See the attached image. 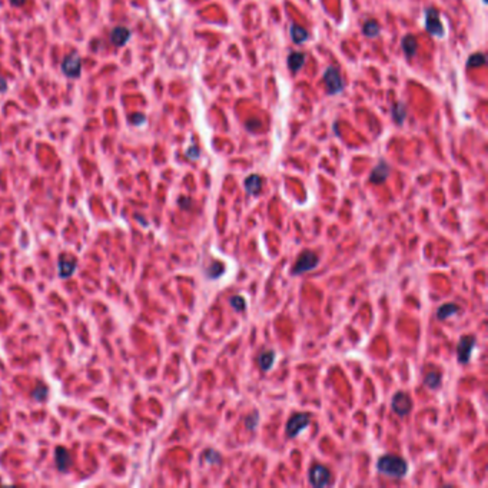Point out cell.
<instances>
[{
	"instance_id": "1",
	"label": "cell",
	"mask_w": 488,
	"mask_h": 488,
	"mask_svg": "<svg viewBox=\"0 0 488 488\" xmlns=\"http://www.w3.org/2000/svg\"><path fill=\"white\" fill-rule=\"evenodd\" d=\"M376 468L381 474L391 478H402L408 471V464L402 457L386 454L378 460Z\"/></svg>"
},
{
	"instance_id": "2",
	"label": "cell",
	"mask_w": 488,
	"mask_h": 488,
	"mask_svg": "<svg viewBox=\"0 0 488 488\" xmlns=\"http://www.w3.org/2000/svg\"><path fill=\"white\" fill-rule=\"evenodd\" d=\"M309 414L295 412L286 422V435L289 438H295L309 425Z\"/></svg>"
},
{
	"instance_id": "3",
	"label": "cell",
	"mask_w": 488,
	"mask_h": 488,
	"mask_svg": "<svg viewBox=\"0 0 488 488\" xmlns=\"http://www.w3.org/2000/svg\"><path fill=\"white\" fill-rule=\"evenodd\" d=\"M309 483L314 487H327L332 484V476L329 468H327L322 464H315L312 466L311 471H309Z\"/></svg>"
},
{
	"instance_id": "4",
	"label": "cell",
	"mask_w": 488,
	"mask_h": 488,
	"mask_svg": "<svg viewBox=\"0 0 488 488\" xmlns=\"http://www.w3.org/2000/svg\"><path fill=\"white\" fill-rule=\"evenodd\" d=\"M317 265H318V256L312 250H304L298 256L296 263L292 268V275H301L308 271H312Z\"/></svg>"
},
{
	"instance_id": "5",
	"label": "cell",
	"mask_w": 488,
	"mask_h": 488,
	"mask_svg": "<svg viewBox=\"0 0 488 488\" xmlns=\"http://www.w3.org/2000/svg\"><path fill=\"white\" fill-rule=\"evenodd\" d=\"M391 408L397 414L398 417H405L411 412L412 408V399L409 397L407 392L404 391H398L394 394L392 401H391Z\"/></svg>"
},
{
	"instance_id": "6",
	"label": "cell",
	"mask_w": 488,
	"mask_h": 488,
	"mask_svg": "<svg viewBox=\"0 0 488 488\" xmlns=\"http://www.w3.org/2000/svg\"><path fill=\"white\" fill-rule=\"evenodd\" d=\"M80 70H82V59L78 55V52H72L70 55L63 59L62 62V72L68 76V78H79Z\"/></svg>"
},
{
	"instance_id": "7",
	"label": "cell",
	"mask_w": 488,
	"mask_h": 488,
	"mask_svg": "<svg viewBox=\"0 0 488 488\" xmlns=\"http://www.w3.org/2000/svg\"><path fill=\"white\" fill-rule=\"evenodd\" d=\"M474 347H476V338L474 337H471V335L461 337V340L458 342V347H457L458 361L461 364L468 363L470 358H471V354H473V348Z\"/></svg>"
},
{
	"instance_id": "8",
	"label": "cell",
	"mask_w": 488,
	"mask_h": 488,
	"mask_svg": "<svg viewBox=\"0 0 488 488\" xmlns=\"http://www.w3.org/2000/svg\"><path fill=\"white\" fill-rule=\"evenodd\" d=\"M425 27H427L428 33H431L432 36L440 37L444 34V27L440 20V14L434 7H430L425 11Z\"/></svg>"
},
{
	"instance_id": "9",
	"label": "cell",
	"mask_w": 488,
	"mask_h": 488,
	"mask_svg": "<svg viewBox=\"0 0 488 488\" xmlns=\"http://www.w3.org/2000/svg\"><path fill=\"white\" fill-rule=\"evenodd\" d=\"M324 80L327 83V89H328V93L331 95H337L340 93L342 89H344V83H342V79H341L340 72L338 69L335 68H328L325 70L324 73Z\"/></svg>"
},
{
	"instance_id": "10",
	"label": "cell",
	"mask_w": 488,
	"mask_h": 488,
	"mask_svg": "<svg viewBox=\"0 0 488 488\" xmlns=\"http://www.w3.org/2000/svg\"><path fill=\"white\" fill-rule=\"evenodd\" d=\"M76 269V261L69 256H62L57 262V271L60 278H69L72 276Z\"/></svg>"
},
{
	"instance_id": "11",
	"label": "cell",
	"mask_w": 488,
	"mask_h": 488,
	"mask_svg": "<svg viewBox=\"0 0 488 488\" xmlns=\"http://www.w3.org/2000/svg\"><path fill=\"white\" fill-rule=\"evenodd\" d=\"M129 39H130V30L127 27L118 26V27H115L114 30L111 32V42L115 46H118V47L126 45V42Z\"/></svg>"
},
{
	"instance_id": "12",
	"label": "cell",
	"mask_w": 488,
	"mask_h": 488,
	"mask_svg": "<svg viewBox=\"0 0 488 488\" xmlns=\"http://www.w3.org/2000/svg\"><path fill=\"white\" fill-rule=\"evenodd\" d=\"M388 175H389V166L386 165L385 162H379L374 168V170L371 172L369 181L375 183V185H379V183H384L385 182Z\"/></svg>"
},
{
	"instance_id": "13",
	"label": "cell",
	"mask_w": 488,
	"mask_h": 488,
	"mask_svg": "<svg viewBox=\"0 0 488 488\" xmlns=\"http://www.w3.org/2000/svg\"><path fill=\"white\" fill-rule=\"evenodd\" d=\"M55 461H56L57 470L65 473L70 466V455H69L68 450L63 447H57L55 450Z\"/></svg>"
},
{
	"instance_id": "14",
	"label": "cell",
	"mask_w": 488,
	"mask_h": 488,
	"mask_svg": "<svg viewBox=\"0 0 488 488\" xmlns=\"http://www.w3.org/2000/svg\"><path fill=\"white\" fill-rule=\"evenodd\" d=\"M245 189L249 195H258L262 189V178L258 175H250L245 179Z\"/></svg>"
},
{
	"instance_id": "15",
	"label": "cell",
	"mask_w": 488,
	"mask_h": 488,
	"mask_svg": "<svg viewBox=\"0 0 488 488\" xmlns=\"http://www.w3.org/2000/svg\"><path fill=\"white\" fill-rule=\"evenodd\" d=\"M273 361H275V352L273 351H265L262 352L261 355L258 357V365L263 372L269 371L272 368Z\"/></svg>"
},
{
	"instance_id": "16",
	"label": "cell",
	"mask_w": 488,
	"mask_h": 488,
	"mask_svg": "<svg viewBox=\"0 0 488 488\" xmlns=\"http://www.w3.org/2000/svg\"><path fill=\"white\" fill-rule=\"evenodd\" d=\"M304 63H305V55L301 53V52H292L288 56V66L292 72H298L299 69L304 66Z\"/></svg>"
},
{
	"instance_id": "17",
	"label": "cell",
	"mask_w": 488,
	"mask_h": 488,
	"mask_svg": "<svg viewBox=\"0 0 488 488\" xmlns=\"http://www.w3.org/2000/svg\"><path fill=\"white\" fill-rule=\"evenodd\" d=\"M457 312H460V307H458L457 304L448 302V304H444V305H441V307L438 308V311H437V318L447 319L450 318V317H453V315L457 314Z\"/></svg>"
},
{
	"instance_id": "18",
	"label": "cell",
	"mask_w": 488,
	"mask_h": 488,
	"mask_svg": "<svg viewBox=\"0 0 488 488\" xmlns=\"http://www.w3.org/2000/svg\"><path fill=\"white\" fill-rule=\"evenodd\" d=\"M402 49H404V53L408 57L414 56L417 53V40H415V37L411 36V34H407L402 39Z\"/></svg>"
},
{
	"instance_id": "19",
	"label": "cell",
	"mask_w": 488,
	"mask_h": 488,
	"mask_svg": "<svg viewBox=\"0 0 488 488\" xmlns=\"http://www.w3.org/2000/svg\"><path fill=\"white\" fill-rule=\"evenodd\" d=\"M291 37L295 43H302L305 42L308 37V32L304 29V27H299L296 24H292L291 26Z\"/></svg>"
},
{
	"instance_id": "20",
	"label": "cell",
	"mask_w": 488,
	"mask_h": 488,
	"mask_svg": "<svg viewBox=\"0 0 488 488\" xmlns=\"http://www.w3.org/2000/svg\"><path fill=\"white\" fill-rule=\"evenodd\" d=\"M224 272H225L224 265H222L221 262H214V263L206 269V276L211 278V279H216V278H219Z\"/></svg>"
},
{
	"instance_id": "21",
	"label": "cell",
	"mask_w": 488,
	"mask_h": 488,
	"mask_svg": "<svg viewBox=\"0 0 488 488\" xmlns=\"http://www.w3.org/2000/svg\"><path fill=\"white\" fill-rule=\"evenodd\" d=\"M424 384L428 386V388H432V389H437L440 384H441V375L438 372H428L425 375L424 378Z\"/></svg>"
},
{
	"instance_id": "22",
	"label": "cell",
	"mask_w": 488,
	"mask_h": 488,
	"mask_svg": "<svg viewBox=\"0 0 488 488\" xmlns=\"http://www.w3.org/2000/svg\"><path fill=\"white\" fill-rule=\"evenodd\" d=\"M392 116L395 119V122L398 123H402L405 116H407V109L404 106V103H395L394 108H392Z\"/></svg>"
},
{
	"instance_id": "23",
	"label": "cell",
	"mask_w": 488,
	"mask_h": 488,
	"mask_svg": "<svg viewBox=\"0 0 488 488\" xmlns=\"http://www.w3.org/2000/svg\"><path fill=\"white\" fill-rule=\"evenodd\" d=\"M364 34L368 37H375L379 34V26L375 20H368L364 24Z\"/></svg>"
},
{
	"instance_id": "24",
	"label": "cell",
	"mask_w": 488,
	"mask_h": 488,
	"mask_svg": "<svg viewBox=\"0 0 488 488\" xmlns=\"http://www.w3.org/2000/svg\"><path fill=\"white\" fill-rule=\"evenodd\" d=\"M258 424H259V414H258L256 411L250 412L249 415L245 418V427H246L248 430H250V431L256 430Z\"/></svg>"
},
{
	"instance_id": "25",
	"label": "cell",
	"mask_w": 488,
	"mask_h": 488,
	"mask_svg": "<svg viewBox=\"0 0 488 488\" xmlns=\"http://www.w3.org/2000/svg\"><path fill=\"white\" fill-rule=\"evenodd\" d=\"M484 63H486V56L483 53H474L473 56H470V59H468L467 66L468 68H478V66H483Z\"/></svg>"
},
{
	"instance_id": "26",
	"label": "cell",
	"mask_w": 488,
	"mask_h": 488,
	"mask_svg": "<svg viewBox=\"0 0 488 488\" xmlns=\"http://www.w3.org/2000/svg\"><path fill=\"white\" fill-rule=\"evenodd\" d=\"M229 302H231V307L234 308L237 312H242V311L245 309V305H246V304H245V299H244L241 295H234L232 298H231Z\"/></svg>"
},
{
	"instance_id": "27",
	"label": "cell",
	"mask_w": 488,
	"mask_h": 488,
	"mask_svg": "<svg viewBox=\"0 0 488 488\" xmlns=\"http://www.w3.org/2000/svg\"><path fill=\"white\" fill-rule=\"evenodd\" d=\"M205 460L209 464H219L221 463V454L215 450H208V451H205Z\"/></svg>"
},
{
	"instance_id": "28",
	"label": "cell",
	"mask_w": 488,
	"mask_h": 488,
	"mask_svg": "<svg viewBox=\"0 0 488 488\" xmlns=\"http://www.w3.org/2000/svg\"><path fill=\"white\" fill-rule=\"evenodd\" d=\"M32 397L37 401H45L46 397H47V388L46 386H37L32 392Z\"/></svg>"
},
{
	"instance_id": "29",
	"label": "cell",
	"mask_w": 488,
	"mask_h": 488,
	"mask_svg": "<svg viewBox=\"0 0 488 488\" xmlns=\"http://www.w3.org/2000/svg\"><path fill=\"white\" fill-rule=\"evenodd\" d=\"M130 122L133 123V125H142V123H145V116L142 114H135V115H132L130 116Z\"/></svg>"
},
{
	"instance_id": "30",
	"label": "cell",
	"mask_w": 488,
	"mask_h": 488,
	"mask_svg": "<svg viewBox=\"0 0 488 488\" xmlns=\"http://www.w3.org/2000/svg\"><path fill=\"white\" fill-rule=\"evenodd\" d=\"M186 156H188V158H191V159H198V158H199V150H198V148H196V146H192V148L188 149V152H186Z\"/></svg>"
},
{
	"instance_id": "31",
	"label": "cell",
	"mask_w": 488,
	"mask_h": 488,
	"mask_svg": "<svg viewBox=\"0 0 488 488\" xmlns=\"http://www.w3.org/2000/svg\"><path fill=\"white\" fill-rule=\"evenodd\" d=\"M179 205H181L183 209H188L189 205H191V199H188V198H181V199H179Z\"/></svg>"
},
{
	"instance_id": "32",
	"label": "cell",
	"mask_w": 488,
	"mask_h": 488,
	"mask_svg": "<svg viewBox=\"0 0 488 488\" xmlns=\"http://www.w3.org/2000/svg\"><path fill=\"white\" fill-rule=\"evenodd\" d=\"M9 1H10L13 6L19 7V6H23V4H24V1H26V0H9Z\"/></svg>"
},
{
	"instance_id": "33",
	"label": "cell",
	"mask_w": 488,
	"mask_h": 488,
	"mask_svg": "<svg viewBox=\"0 0 488 488\" xmlns=\"http://www.w3.org/2000/svg\"><path fill=\"white\" fill-rule=\"evenodd\" d=\"M7 89V83L4 79H0V92H4Z\"/></svg>"
}]
</instances>
